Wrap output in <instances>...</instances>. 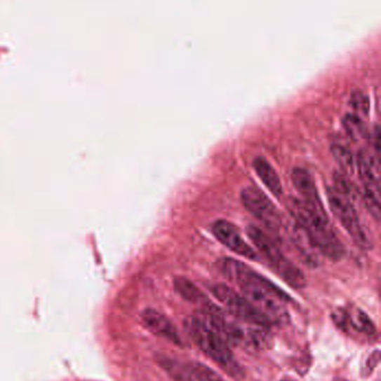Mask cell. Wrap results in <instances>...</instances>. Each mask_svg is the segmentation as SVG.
Masks as SVG:
<instances>
[{"label":"cell","instance_id":"cell-1","mask_svg":"<svg viewBox=\"0 0 381 381\" xmlns=\"http://www.w3.org/2000/svg\"><path fill=\"white\" fill-rule=\"evenodd\" d=\"M216 265L220 275L237 284L244 297L272 322L284 319L286 305L291 303V298L286 292L237 260L222 258Z\"/></svg>","mask_w":381,"mask_h":381},{"label":"cell","instance_id":"cell-2","mask_svg":"<svg viewBox=\"0 0 381 381\" xmlns=\"http://www.w3.org/2000/svg\"><path fill=\"white\" fill-rule=\"evenodd\" d=\"M288 209L296 224L310 237L316 250L332 260H340L346 250L332 229L324 209L311 207L302 200H291Z\"/></svg>","mask_w":381,"mask_h":381},{"label":"cell","instance_id":"cell-3","mask_svg":"<svg viewBox=\"0 0 381 381\" xmlns=\"http://www.w3.org/2000/svg\"><path fill=\"white\" fill-rule=\"evenodd\" d=\"M185 327L201 352L214 360L222 370L235 379L244 377V370L239 362L236 361L225 339L201 316L187 319Z\"/></svg>","mask_w":381,"mask_h":381},{"label":"cell","instance_id":"cell-4","mask_svg":"<svg viewBox=\"0 0 381 381\" xmlns=\"http://www.w3.org/2000/svg\"><path fill=\"white\" fill-rule=\"evenodd\" d=\"M246 233L250 241L255 245L258 252L263 254L272 270L280 278H282L286 284L294 289L305 288L307 284L305 275L299 268L296 267L295 264L292 263L282 254V251L277 244H275L272 237L255 226H247Z\"/></svg>","mask_w":381,"mask_h":381},{"label":"cell","instance_id":"cell-5","mask_svg":"<svg viewBox=\"0 0 381 381\" xmlns=\"http://www.w3.org/2000/svg\"><path fill=\"white\" fill-rule=\"evenodd\" d=\"M326 195H328V202H329L332 213L347 230L352 241L359 248L365 249V250L370 249V237L367 235L365 228L360 222L359 215L356 213L350 198L337 192L333 188H328Z\"/></svg>","mask_w":381,"mask_h":381},{"label":"cell","instance_id":"cell-6","mask_svg":"<svg viewBox=\"0 0 381 381\" xmlns=\"http://www.w3.org/2000/svg\"><path fill=\"white\" fill-rule=\"evenodd\" d=\"M211 291L215 298L227 309L228 312L241 321L263 327H269L272 324L271 320L255 308L244 296L237 293L226 284H216L213 286Z\"/></svg>","mask_w":381,"mask_h":381},{"label":"cell","instance_id":"cell-7","mask_svg":"<svg viewBox=\"0 0 381 381\" xmlns=\"http://www.w3.org/2000/svg\"><path fill=\"white\" fill-rule=\"evenodd\" d=\"M241 199L246 210L254 215L267 229L271 231L280 229L282 224L280 214L271 200L260 188L247 186L241 190Z\"/></svg>","mask_w":381,"mask_h":381},{"label":"cell","instance_id":"cell-8","mask_svg":"<svg viewBox=\"0 0 381 381\" xmlns=\"http://www.w3.org/2000/svg\"><path fill=\"white\" fill-rule=\"evenodd\" d=\"M211 231L214 233L215 237L225 245L226 248L233 251L234 254L246 259H258L255 251L253 250L250 244H247L237 228L231 222L225 220L216 221L211 226Z\"/></svg>","mask_w":381,"mask_h":381},{"label":"cell","instance_id":"cell-9","mask_svg":"<svg viewBox=\"0 0 381 381\" xmlns=\"http://www.w3.org/2000/svg\"><path fill=\"white\" fill-rule=\"evenodd\" d=\"M141 321L143 326L154 335L165 338L177 346H182L180 335L175 327V324L159 311L147 309L141 313Z\"/></svg>","mask_w":381,"mask_h":381},{"label":"cell","instance_id":"cell-10","mask_svg":"<svg viewBox=\"0 0 381 381\" xmlns=\"http://www.w3.org/2000/svg\"><path fill=\"white\" fill-rule=\"evenodd\" d=\"M291 177L294 186L301 194L302 201L305 202L311 207H316V209H323L316 183L307 169L295 167L292 172Z\"/></svg>","mask_w":381,"mask_h":381},{"label":"cell","instance_id":"cell-11","mask_svg":"<svg viewBox=\"0 0 381 381\" xmlns=\"http://www.w3.org/2000/svg\"><path fill=\"white\" fill-rule=\"evenodd\" d=\"M335 322L342 328H352L356 333L367 335H376V327L370 318L363 311L354 309L352 311H337L335 312Z\"/></svg>","mask_w":381,"mask_h":381},{"label":"cell","instance_id":"cell-12","mask_svg":"<svg viewBox=\"0 0 381 381\" xmlns=\"http://www.w3.org/2000/svg\"><path fill=\"white\" fill-rule=\"evenodd\" d=\"M253 167H254L258 176L261 179L264 186L271 190L272 194H274L277 198L282 195L283 188L280 177L267 160L261 158V156L256 158L253 162Z\"/></svg>","mask_w":381,"mask_h":381},{"label":"cell","instance_id":"cell-13","mask_svg":"<svg viewBox=\"0 0 381 381\" xmlns=\"http://www.w3.org/2000/svg\"><path fill=\"white\" fill-rule=\"evenodd\" d=\"M296 226L298 228L293 233L294 244L309 265H316L318 264V254H316V251L318 250L313 244L310 237H307V233L299 226Z\"/></svg>","mask_w":381,"mask_h":381},{"label":"cell","instance_id":"cell-14","mask_svg":"<svg viewBox=\"0 0 381 381\" xmlns=\"http://www.w3.org/2000/svg\"><path fill=\"white\" fill-rule=\"evenodd\" d=\"M173 286H175V290L187 301L192 303H203L205 301V296L188 279L178 277L173 281Z\"/></svg>","mask_w":381,"mask_h":381},{"label":"cell","instance_id":"cell-15","mask_svg":"<svg viewBox=\"0 0 381 381\" xmlns=\"http://www.w3.org/2000/svg\"><path fill=\"white\" fill-rule=\"evenodd\" d=\"M187 379L190 381H227L207 366L196 362L187 370Z\"/></svg>","mask_w":381,"mask_h":381},{"label":"cell","instance_id":"cell-16","mask_svg":"<svg viewBox=\"0 0 381 381\" xmlns=\"http://www.w3.org/2000/svg\"><path fill=\"white\" fill-rule=\"evenodd\" d=\"M343 125H345V130L349 134V137L354 139V141L365 139L366 133H367L365 122L358 115L348 113L343 118Z\"/></svg>","mask_w":381,"mask_h":381},{"label":"cell","instance_id":"cell-17","mask_svg":"<svg viewBox=\"0 0 381 381\" xmlns=\"http://www.w3.org/2000/svg\"><path fill=\"white\" fill-rule=\"evenodd\" d=\"M331 152L335 161L342 167L343 172H346V173L354 172L356 160H354V153L349 150L348 147L342 146V145H333L331 147Z\"/></svg>","mask_w":381,"mask_h":381},{"label":"cell","instance_id":"cell-18","mask_svg":"<svg viewBox=\"0 0 381 381\" xmlns=\"http://www.w3.org/2000/svg\"><path fill=\"white\" fill-rule=\"evenodd\" d=\"M350 107H352V114L358 115L360 118L368 115L369 109H370V103H369V97L362 92H354L350 98Z\"/></svg>","mask_w":381,"mask_h":381},{"label":"cell","instance_id":"cell-19","mask_svg":"<svg viewBox=\"0 0 381 381\" xmlns=\"http://www.w3.org/2000/svg\"><path fill=\"white\" fill-rule=\"evenodd\" d=\"M379 361H380V352L379 350L373 352V354L369 356L367 361H366L365 368H363V371H362V375L365 376H369L371 373H373V370L378 367Z\"/></svg>","mask_w":381,"mask_h":381},{"label":"cell","instance_id":"cell-20","mask_svg":"<svg viewBox=\"0 0 381 381\" xmlns=\"http://www.w3.org/2000/svg\"><path fill=\"white\" fill-rule=\"evenodd\" d=\"M333 381H348V380H346V379L337 378V379H335V380H333Z\"/></svg>","mask_w":381,"mask_h":381},{"label":"cell","instance_id":"cell-21","mask_svg":"<svg viewBox=\"0 0 381 381\" xmlns=\"http://www.w3.org/2000/svg\"><path fill=\"white\" fill-rule=\"evenodd\" d=\"M282 381H288V380H282Z\"/></svg>","mask_w":381,"mask_h":381}]
</instances>
